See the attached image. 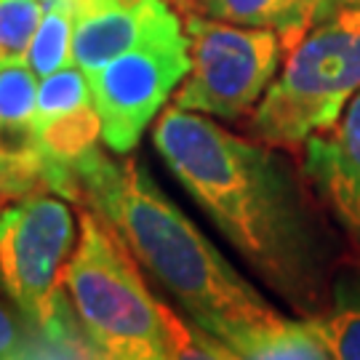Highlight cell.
I'll list each match as a JSON object with an SVG mask.
<instances>
[{
	"mask_svg": "<svg viewBox=\"0 0 360 360\" xmlns=\"http://www.w3.org/2000/svg\"><path fill=\"white\" fill-rule=\"evenodd\" d=\"M153 147L259 283L299 315L326 307L331 243L281 147L176 104L158 115Z\"/></svg>",
	"mask_w": 360,
	"mask_h": 360,
	"instance_id": "cell-1",
	"label": "cell"
},
{
	"mask_svg": "<svg viewBox=\"0 0 360 360\" xmlns=\"http://www.w3.org/2000/svg\"><path fill=\"white\" fill-rule=\"evenodd\" d=\"M77 184L80 203L120 235L139 267L198 328L272 307L163 193L142 160H115L99 150Z\"/></svg>",
	"mask_w": 360,
	"mask_h": 360,
	"instance_id": "cell-2",
	"label": "cell"
},
{
	"mask_svg": "<svg viewBox=\"0 0 360 360\" xmlns=\"http://www.w3.org/2000/svg\"><path fill=\"white\" fill-rule=\"evenodd\" d=\"M77 245L65 270V291L99 358L232 360L219 339L181 321L150 291L139 262L96 211L77 214Z\"/></svg>",
	"mask_w": 360,
	"mask_h": 360,
	"instance_id": "cell-3",
	"label": "cell"
},
{
	"mask_svg": "<svg viewBox=\"0 0 360 360\" xmlns=\"http://www.w3.org/2000/svg\"><path fill=\"white\" fill-rule=\"evenodd\" d=\"M360 91V0H326L318 16L285 51L248 131L281 150H302L328 129Z\"/></svg>",
	"mask_w": 360,
	"mask_h": 360,
	"instance_id": "cell-4",
	"label": "cell"
},
{
	"mask_svg": "<svg viewBox=\"0 0 360 360\" xmlns=\"http://www.w3.org/2000/svg\"><path fill=\"white\" fill-rule=\"evenodd\" d=\"M190 72L174 104L214 120L238 123L254 112L283 65L285 46L275 30L245 27L187 11Z\"/></svg>",
	"mask_w": 360,
	"mask_h": 360,
	"instance_id": "cell-5",
	"label": "cell"
},
{
	"mask_svg": "<svg viewBox=\"0 0 360 360\" xmlns=\"http://www.w3.org/2000/svg\"><path fill=\"white\" fill-rule=\"evenodd\" d=\"M187 72L190 40L174 11H168L129 51L89 72L86 77L102 120L104 147L115 155H129Z\"/></svg>",
	"mask_w": 360,
	"mask_h": 360,
	"instance_id": "cell-6",
	"label": "cell"
},
{
	"mask_svg": "<svg viewBox=\"0 0 360 360\" xmlns=\"http://www.w3.org/2000/svg\"><path fill=\"white\" fill-rule=\"evenodd\" d=\"M77 219L65 198L35 193L0 208V294L27 323L62 288L77 245Z\"/></svg>",
	"mask_w": 360,
	"mask_h": 360,
	"instance_id": "cell-7",
	"label": "cell"
},
{
	"mask_svg": "<svg viewBox=\"0 0 360 360\" xmlns=\"http://www.w3.org/2000/svg\"><path fill=\"white\" fill-rule=\"evenodd\" d=\"M35 134L49 176V193L80 203L77 176L102 150V120L91 99L86 72L77 65L38 77Z\"/></svg>",
	"mask_w": 360,
	"mask_h": 360,
	"instance_id": "cell-8",
	"label": "cell"
},
{
	"mask_svg": "<svg viewBox=\"0 0 360 360\" xmlns=\"http://www.w3.org/2000/svg\"><path fill=\"white\" fill-rule=\"evenodd\" d=\"M302 176L360 243V91L328 129L302 144Z\"/></svg>",
	"mask_w": 360,
	"mask_h": 360,
	"instance_id": "cell-9",
	"label": "cell"
},
{
	"mask_svg": "<svg viewBox=\"0 0 360 360\" xmlns=\"http://www.w3.org/2000/svg\"><path fill=\"white\" fill-rule=\"evenodd\" d=\"M38 75L30 65L0 70V198L19 200L49 193L46 163L35 134Z\"/></svg>",
	"mask_w": 360,
	"mask_h": 360,
	"instance_id": "cell-10",
	"label": "cell"
},
{
	"mask_svg": "<svg viewBox=\"0 0 360 360\" xmlns=\"http://www.w3.org/2000/svg\"><path fill=\"white\" fill-rule=\"evenodd\" d=\"M206 334L230 349L232 360H331L315 315L267 307L217 323Z\"/></svg>",
	"mask_w": 360,
	"mask_h": 360,
	"instance_id": "cell-11",
	"label": "cell"
},
{
	"mask_svg": "<svg viewBox=\"0 0 360 360\" xmlns=\"http://www.w3.org/2000/svg\"><path fill=\"white\" fill-rule=\"evenodd\" d=\"M171 11L166 0H75L72 59L89 75L129 51Z\"/></svg>",
	"mask_w": 360,
	"mask_h": 360,
	"instance_id": "cell-12",
	"label": "cell"
},
{
	"mask_svg": "<svg viewBox=\"0 0 360 360\" xmlns=\"http://www.w3.org/2000/svg\"><path fill=\"white\" fill-rule=\"evenodd\" d=\"M184 11L245 27L275 30L285 51L318 16L326 0H179Z\"/></svg>",
	"mask_w": 360,
	"mask_h": 360,
	"instance_id": "cell-13",
	"label": "cell"
},
{
	"mask_svg": "<svg viewBox=\"0 0 360 360\" xmlns=\"http://www.w3.org/2000/svg\"><path fill=\"white\" fill-rule=\"evenodd\" d=\"M315 321L331 360H360V264H345L331 275L326 307Z\"/></svg>",
	"mask_w": 360,
	"mask_h": 360,
	"instance_id": "cell-14",
	"label": "cell"
},
{
	"mask_svg": "<svg viewBox=\"0 0 360 360\" xmlns=\"http://www.w3.org/2000/svg\"><path fill=\"white\" fill-rule=\"evenodd\" d=\"M75 0H51L46 3V11L30 49V70L38 77H46L75 65L72 46H75Z\"/></svg>",
	"mask_w": 360,
	"mask_h": 360,
	"instance_id": "cell-15",
	"label": "cell"
},
{
	"mask_svg": "<svg viewBox=\"0 0 360 360\" xmlns=\"http://www.w3.org/2000/svg\"><path fill=\"white\" fill-rule=\"evenodd\" d=\"M43 11V0H0V70L30 62Z\"/></svg>",
	"mask_w": 360,
	"mask_h": 360,
	"instance_id": "cell-16",
	"label": "cell"
},
{
	"mask_svg": "<svg viewBox=\"0 0 360 360\" xmlns=\"http://www.w3.org/2000/svg\"><path fill=\"white\" fill-rule=\"evenodd\" d=\"M32 326L0 302V360L32 358Z\"/></svg>",
	"mask_w": 360,
	"mask_h": 360,
	"instance_id": "cell-17",
	"label": "cell"
},
{
	"mask_svg": "<svg viewBox=\"0 0 360 360\" xmlns=\"http://www.w3.org/2000/svg\"><path fill=\"white\" fill-rule=\"evenodd\" d=\"M3 206H6V200H3V198H0V208H3Z\"/></svg>",
	"mask_w": 360,
	"mask_h": 360,
	"instance_id": "cell-18",
	"label": "cell"
},
{
	"mask_svg": "<svg viewBox=\"0 0 360 360\" xmlns=\"http://www.w3.org/2000/svg\"><path fill=\"white\" fill-rule=\"evenodd\" d=\"M43 3H51V0H43Z\"/></svg>",
	"mask_w": 360,
	"mask_h": 360,
	"instance_id": "cell-19",
	"label": "cell"
}]
</instances>
